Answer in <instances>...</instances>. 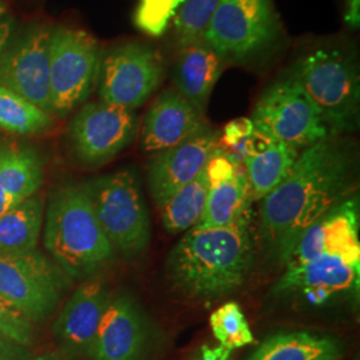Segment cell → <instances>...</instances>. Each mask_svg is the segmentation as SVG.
Instances as JSON below:
<instances>
[{
	"mask_svg": "<svg viewBox=\"0 0 360 360\" xmlns=\"http://www.w3.org/2000/svg\"><path fill=\"white\" fill-rule=\"evenodd\" d=\"M354 148L327 136L302 151L288 176L263 199L259 235L267 255L285 264L302 233L355 193Z\"/></svg>",
	"mask_w": 360,
	"mask_h": 360,
	"instance_id": "cell-1",
	"label": "cell"
},
{
	"mask_svg": "<svg viewBox=\"0 0 360 360\" xmlns=\"http://www.w3.org/2000/svg\"><path fill=\"white\" fill-rule=\"evenodd\" d=\"M254 266L251 208L227 227H198L184 233L167 257L169 282L181 295L212 302L245 284Z\"/></svg>",
	"mask_w": 360,
	"mask_h": 360,
	"instance_id": "cell-2",
	"label": "cell"
},
{
	"mask_svg": "<svg viewBox=\"0 0 360 360\" xmlns=\"http://www.w3.org/2000/svg\"><path fill=\"white\" fill-rule=\"evenodd\" d=\"M43 239L52 260L72 279L94 275L115 254L96 218L86 183L67 184L52 193Z\"/></svg>",
	"mask_w": 360,
	"mask_h": 360,
	"instance_id": "cell-3",
	"label": "cell"
},
{
	"mask_svg": "<svg viewBox=\"0 0 360 360\" xmlns=\"http://www.w3.org/2000/svg\"><path fill=\"white\" fill-rule=\"evenodd\" d=\"M318 108L330 135L359 126L360 72L356 53L338 44H322L300 53L284 74Z\"/></svg>",
	"mask_w": 360,
	"mask_h": 360,
	"instance_id": "cell-4",
	"label": "cell"
},
{
	"mask_svg": "<svg viewBox=\"0 0 360 360\" xmlns=\"http://www.w3.org/2000/svg\"><path fill=\"white\" fill-rule=\"evenodd\" d=\"M92 207L110 243L126 257L151 242V221L136 174L126 168L86 183Z\"/></svg>",
	"mask_w": 360,
	"mask_h": 360,
	"instance_id": "cell-5",
	"label": "cell"
},
{
	"mask_svg": "<svg viewBox=\"0 0 360 360\" xmlns=\"http://www.w3.org/2000/svg\"><path fill=\"white\" fill-rule=\"evenodd\" d=\"M103 51L84 30L52 27L50 37V90L52 114L70 115L98 86Z\"/></svg>",
	"mask_w": 360,
	"mask_h": 360,
	"instance_id": "cell-6",
	"label": "cell"
},
{
	"mask_svg": "<svg viewBox=\"0 0 360 360\" xmlns=\"http://www.w3.org/2000/svg\"><path fill=\"white\" fill-rule=\"evenodd\" d=\"M282 34L272 0H220L203 41L224 62H247L267 51Z\"/></svg>",
	"mask_w": 360,
	"mask_h": 360,
	"instance_id": "cell-7",
	"label": "cell"
},
{
	"mask_svg": "<svg viewBox=\"0 0 360 360\" xmlns=\"http://www.w3.org/2000/svg\"><path fill=\"white\" fill-rule=\"evenodd\" d=\"M70 287V278L38 248L0 254V296L32 323L49 319Z\"/></svg>",
	"mask_w": 360,
	"mask_h": 360,
	"instance_id": "cell-8",
	"label": "cell"
},
{
	"mask_svg": "<svg viewBox=\"0 0 360 360\" xmlns=\"http://www.w3.org/2000/svg\"><path fill=\"white\" fill-rule=\"evenodd\" d=\"M254 129L272 142L307 148L330 136L318 108L287 77L271 83L254 107Z\"/></svg>",
	"mask_w": 360,
	"mask_h": 360,
	"instance_id": "cell-9",
	"label": "cell"
},
{
	"mask_svg": "<svg viewBox=\"0 0 360 360\" xmlns=\"http://www.w3.org/2000/svg\"><path fill=\"white\" fill-rule=\"evenodd\" d=\"M165 59L151 44L136 40L116 44L103 52L98 94L101 102L136 110L163 82Z\"/></svg>",
	"mask_w": 360,
	"mask_h": 360,
	"instance_id": "cell-10",
	"label": "cell"
},
{
	"mask_svg": "<svg viewBox=\"0 0 360 360\" xmlns=\"http://www.w3.org/2000/svg\"><path fill=\"white\" fill-rule=\"evenodd\" d=\"M162 334L141 303L127 292L114 294L91 348L90 360H156Z\"/></svg>",
	"mask_w": 360,
	"mask_h": 360,
	"instance_id": "cell-11",
	"label": "cell"
},
{
	"mask_svg": "<svg viewBox=\"0 0 360 360\" xmlns=\"http://www.w3.org/2000/svg\"><path fill=\"white\" fill-rule=\"evenodd\" d=\"M360 264L334 255L311 259L284 269L272 288V295L309 307H327L339 302L358 300Z\"/></svg>",
	"mask_w": 360,
	"mask_h": 360,
	"instance_id": "cell-12",
	"label": "cell"
},
{
	"mask_svg": "<svg viewBox=\"0 0 360 360\" xmlns=\"http://www.w3.org/2000/svg\"><path fill=\"white\" fill-rule=\"evenodd\" d=\"M139 119L134 110L104 102L84 104L68 127V142L77 160L102 166L135 141Z\"/></svg>",
	"mask_w": 360,
	"mask_h": 360,
	"instance_id": "cell-13",
	"label": "cell"
},
{
	"mask_svg": "<svg viewBox=\"0 0 360 360\" xmlns=\"http://www.w3.org/2000/svg\"><path fill=\"white\" fill-rule=\"evenodd\" d=\"M52 27L31 25L15 34L0 59V87L52 114L50 37Z\"/></svg>",
	"mask_w": 360,
	"mask_h": 360,
	"instance_id": "cell-14",
	"label": "cell"
},
{
	"mask_svg": "<svg viewBox=\"0 0 360 360\" xmlns=\"http://www.w3.org/2000/svg\"><path fill=\"white\" fill-rule=\"evenodd\" d=\"M359 215V196L354 193L302 233L284 269H294L323 255L345 257L360 264Z\"/></svg>",
	"mask_w": 360,
	"mask_h": 360,
	"instance_id": "cell-15",
	"label": "cell"
},
{
	"mask_svg": "<svg viewBox=\"0 0 360 360\" xmlns=\"http://www.w3.org/2000/svg\"><path fill=\"white\" fill-rule=\"evenodd\" d=\"M111 296L108 285L99 278L83 281L70 296L52 326V335L63 354L90 356Z\"/></svg>",
	"mask_w": 360,
	"mask_h": 360,
	"instance_id": "cell-16",
	"label": "cell"
},
{
	"mask_svg": "<svg viewBox=\"0 0 360 360\" xmlns=\"http://www.w3.org/2000/svg\"><path fill=\"white\" fill-rule=\"evenodd\" d=\"M218 131L206 126L178 146L154 154L147 171L151 198L158 210L183 186L195 179L219 147Z\"/></svg>",
	"mask_w": 360,
	"mask_h": 360,
	"instance_id": "cell-17",
	"label": "cell"
},
{
	"mask_svg": "<svg viewBox=\"0 0 360 360\" xmlns=\"http://www.w3.org/2000/svg\"><path fill=\"white\" fill-rule=\"evenodd\" d=\"M205 114L172 87L155 98L143 119L141 150L158 154L205 129Z\"/></svg>",
	"mask_w": 360,
	"mask_h": 360,
	"instance_id": "cell-18",
	"label": "cell"
},
{
	"mask_svg": "<svg viewBox=\"0 0 360 360\" xmlns=\"http://www.w3.org/2000/svg\"><path fill=\"white\" fill-rule=\"evenodd\" d=\"M208 193L198 227H227L250 208L245 169L227 151L218 147L206 166Z\"/></svg>",
	"mask_w": 360,
	"mask_h": 360,
	"instance_id": "cell-19",
	"label": "cell"
},
{
	"mask_svg": "<svg viewBox=\"0 0 360 360\" xmlns=\"http://www.w3.org/2000/svg\"><path fill=\"white\" fill-rule=\"evenodd\" d=\"M43 178V159L37 148L19 141H0V217L38 193Z\"/></svg>",
	"mask_w": 360,
	"mask_h": 360,
	"instance_id": "cell-20",
	"label": "cell"
},
{
	"mask_svg": "<svg viewBox=\"0 0 360 360\" xmlns=\"http://www.w3.org/2000/svg\"><path fill=\"white\" fill-rule=\"evenodd\" d=\"M226 65L206 41L181 47L172 71V89L206 114L208 99Z\"/></svg>",
	"mask_w": 360,
	"mask_h": 360,
	"instance_id": "cell-21",
	"label": "cell"
},
{
	"mask_svg": "<svg viewBox=\"0 0 360 360\" xmlns=\"http://www.w3.org/2000/svg\"><path fill=\"white\" fill-rule=\"evenodd\" d=\"M342 340L307 331L279 333L266 338L247 360H340Z\"/></svg>",
	"mask_w": 360,
	"mask_h": 360,
	"instance_id": "cell-22",
	"label": "cell"
},
{
	"mask_svg": "<svg viewBox=\"0 0 360 360\" xmlns=\"http://www.w3.org/2000/svg\"><path fill=\"white\" fill-rule=\"evenodd\" d=\"M44 205L38 193L0 217V254H25L38 248Z\"/></svg>",
	"mask_w": 360,
	"mask_h": 360,
	"instance_id": "cell-23",
	"label": "cell"
},
{
	"mask_svg": "<svg viewBox=\"0 0 360 360\" xmlns=\"http://www.w3.org/2000/svg\"><path fill=\"white\" fill-rule=\"evenodd\" d=\"M299 154V150L290 144L274 142L260 154L245 156L250 199L263 200L272 193L288 176Z\"/></svg>",
	"mask_w": 360,
	"mask_h": 360,
	"instance_id": "cell-24",
	"label": "cell"
},
{
	"mask_svg": "<svg viewBox=\"0 0 360 360\" xmlns=\"http://www.w3.org/2000/svg\"><path fill=\"white\" fill-rule=\"evenodd\" d=\"M207 193L208 178L205 168L195 179L179 188L159 208L166 231L176 235L195 227L205 212Z\"/></svg>",
	"mask_w": 360,
	"mask_h": 360,
	"instance_id": "cell-25",
	"label": "cell"
},
{
	"mask_svg": "<svg viewBox=\"0 0 360 360\" xmlns=\"http://www.w3.org/2000/svg\"><path fill=\"white\" fill-rule=\"evenodd\" d=\"M52 123L53 116L13 91L0 87V131L31 136L51 129Z\"/></svg>",
	"mask_w": 360,
	"mask_h": 360,
	"instance_id": "cell-26",
	"label": "cell"
},
{
	"mask_svg": "<svg viewBox=\"0 0 360 360\" xmlns=\"http://www.w3.org/2000/svg\"><path fill=\"white\" fill-rule=\"evenodd\" d=\"M212 334L219 342V346L235 351L255 342L251 327L245 319L240 306L235 302H229L220 306L210 316Z\"/></svg>",
	"mask_w": 360,
	"mask_h": 360,
	"instance_id": "cell-27",
	"label": "cell"
},
{
	"mask_svg": "<svg viewBox=\"0 0 360 360\" xmlns=\"http://www.w3.org/2000/svg\"><path fill=\"white\" fill-rule=\"evenodd\" d=\"M220 0H184L174 18V34L181 47L203 41L207 26Z\"/></svg>",
	"mask_w": 360,
	"mask_h": 360,
	"instance_id": "cell-28",
	"label": "cell"
},
{
	"mask_svg": "<svg viewBox=\"0 0 360 360\" xmlns=\"http://www.w3.org/2000/svg\"><path fill=\"white\" fill-rule=\"evenodd\" d=\"M183 3L184 0H138L132 16L134 25L144 35L160 38Z\"/></svg>",
	"mask_w": 360,
	"mask_h": 360,
	"instance_id": "cell-29",
	"label": "cell"
},
{
	"mask_svg": "<svg viewBox=\"0 0 360 360\" xmlns=\"http://www.w3.org/2000/svg\"><path fill=\"white\" fill-rule=\"evenodd\" d=\"M0 335L30 348L35 342L34 323L0 296Z\"/></svg>",
	"mask_w": 360,
	"mask_h": 360,
	"instance_id": "cell-30",
	"label": "cell"
},
{
	"mask_svg": "<svg viewBox=\"0 0 360 360\" xmlns=\"http://www.w3.org/2000/svg\"><path fill=\"white\" fill-rule=\"evenodd\" d=\"M254 124L250 117H238L226 124L223 134L219 136V144L232 148L240 150L243 153V147L248 136L254 132Z\"/></svg>",
	"mask_w": 360,
	"mask_h": 360,
	"instance_id": "cell-31",
	"label": "cell"
},
{
	"mask_svg": "<svg viewBox=\"0 0 360 360\" xmlns=\"http://www.w3.org/2000/svg\"><path fill=\"white\" fill-rule=\"evenodd\" d=\"M34 358L30 348L0 335V360H31Z\"/></svg>",
	"mask_w": 360,
	"mask_h": 360,
	"instance_id": "cell-32",
	"label": "cell"
},
{
	"mask_svg": "<svg viewBox=\"0 0 360 360\" xmlns=\"http://www.w3.org/2000/svg\"><path fill=\"white\" fill-rule=\"evenodd\" d=\"M233 352L221 346L202 345L195 349L188 360H232Z\"/></svg>",
	"mask_w": 360,
	"mask_h": 360,
	"instance_id": "cell-33",
	"label": "cell"
},
{
	"mask_svg": "<svg viewBox=\"0 0 360 360\" xmlns=\"http://www.w3.org/2000/svg\"><path fill=\"white\" fill-rule=\"evenodd\" d=\"M15 34H16V22L13 18L7 15L0 18V59Z\"/></svg>",
	"mask_w": 360,
	"mask_h": 360,
	"instance_id": "cell-34",
	"label": "cell"
},
{
	"mask_svg": "<svg viewBox=\"0 0 360 360\" xmlns=\"http://www.w3.org/2000/svg\"><path fill=\"white\" fill-rule=\"evenodd\" d=\"M345 23L348 28L358 31L360 27V0H346Z\"/></svg>",
	"mask_w": 360,
	"mask_h": 360,
	"instance_id": "cell-35",
	"label": "cell"
},
{
	"mask_svg": "<svg viewBox=\"0 0 360 360\" xmlns=\"http://www.w3.org/2000/svg\"><path fill=\"white\" fill-rule=\"evenodd\" d=\"M31 360H67L60 355H56V354H44V355H40V356H34Z\"/></svg>",
	"mask_w": 360,
	"mask_h": 360,
	"instance_id": "cell-36",
	"label": "cell"
},
{
	"mask_svg": "<svg viewBox=\"0 0 360 360\" xmlns=\"http://www.w3.org/2000/svg\"><path fill=\"white\" fill-rule=\"evenodd\" d=\"M6 15H7V6L0 0V18H3Z\"/></svg>",
	"mask_w": 360,
	"mask_h": 360,
	"instance_id": "cell-37",
	"label": "cell"
}]
</instances>
